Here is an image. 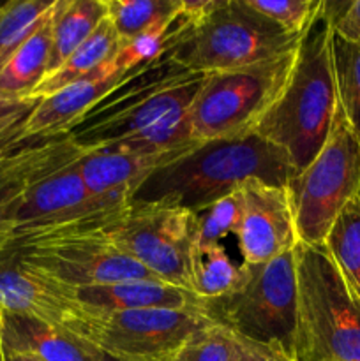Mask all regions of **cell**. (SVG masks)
<instances>
[{
    "instance_id": "obj_1",
    "label": "cell",
    "mask_w": 360,
    "mask_h": 361,
    "mask_svg": "<svg viewBox=\"0 0 360 361\" xmlns=\"http://www.w3.org/2000/svg\"><path fill=\"white\" fill-rule=\"evenodd\" d=\"M296 175L288 155L258 134L200 143L148 176L129 203L162 204L201 214L251 180L288 185Z\"/></svg>"
},
{
    "instance_id": "obj_2",
    "label": "cell",
    "mask_w": 360,
    "mask_h": 361,
    "mask_svg": "<svg viewBox=\"0 0 360 361\" xmlns=\"http://www.w3.org/2000/svg\"><path fill=\"white\" fill-rule=\"evenodd\" d=\"M332 34L334 28L323 7L296 48L281 95L254 127V134L288 155L296 173L320 154L337 111Z\"/></svg>"
},
{
    "instance_id": "obj_3",
    "label": "cell",
    "mask_w": 360,
    "mask_h": 361,
    "mask_svg": "<svg viewBox=\"0 0 360 361\" xmlns=\"http://www.w3.org/2000/svg\"><path fill=\"white\" fill-rule=\"evenodd\" d=\"M205 76L189 73L162 55L92 108L69 133L71 141L81 152L99 150L187 115Z\"/></svg>"
},
{
    "instance_id": "obj_4",
    "label": "cell",
    "mask_w": 360,
    "mask_h": 361,
    "mask_svg": "<svg viewBox=\"0 0 360 361\" xmlns=\"http://www.w3.org/2000/svg\"><path fill=\"white\" fill-rule=\"evenodd\" d=\"M295 250L260 264H240L235 288L214 300H198V310L240 341L281 353L292 361L296 330Z\"/></svg>"
},
{
    "instance_id": "obj_5",
    "label": "cell",
    "mask_w": 360,
    "mask_h": 361,
    "mask_svg": "<svg viewBox=\"0 0 360 361\" xmlns=\"http://www.w3.org/2000/svg\"><path fill=\"white\" fill-rule=\"evenodd\" d=\"M299 303L292 361H360V303L323 245L295 247Z\"/></svg>"
},
{
    "instance_id": "obj_6",
    "label": "cell",
    "mask_w": 360,
    "mask_h": 361,
    "mask_svg": "<svg viewBox=\"0 0 360 361\" xmlns=\"http://www.w3.org/2000/svg\"><path fill=\"white\" fill-rule=\"evenodd\" d=\"M300 41L251 9L246 0H222L166 56L189 73L212 74L288 55Z\"/></svg>"
},
{
    "instance_id": "obj_7",
    "label": "cell",
    "mask_w": 360,
    "mask_h": 361,
    "mask_svg": "<svg viewBox=\"0 0 360 361\" xmlns=\"http://www.w3.org/2000/svg\"><path fill=\"white\" fill-rule=\"evenodd\" d=\"M295 51L240 69L207 74L189 108L194 140L208 143L254 133L258 122L281 95Z\"/></svg>"
},
{
    "instance_id": "obj_8",
    "label": "cell",
    "mask_w": 360,
    "mask_h": 361,
    "mask_svg": "<svg viewBox=\"0 0 360 361\" xmlns=\"http://www.w3.org/2000/svg\"><path fill=\"white\" fill-rule=\"evenodd\" d=\"M299 242L323 245L342 208L360 196V140L341 104L327 143L311 164L288 183Z\"/></svg>"
},
{
    "instance_id": "obj_9",
    "label": "cell",
    "mask_w": 360,
    "mask_h": 361,
    "mask_svg": "<svg viewBox=\"0 0 360 361\" xmlns=\"http://www.w3.org/2000/svg\"><path fill=\"white\" fill-rule=\"evenodd\" d=\"M194 309H141L120 312L85 310L67 331L109 358L120 361H172L193 335L210 326Z\"/></svg>"
},
{
    "instance_id": "obj_10",
    "label": "cell",
    "mask_w": 360,
    "mask_h": 361,
    "mask_svg": "<svg viewBox=\"0 0 360 361\" xmlns=\"http://www.w3.org/2000/svg\"><path fill=\"white\" fill-rule=\"evenodd\" d=\"M198 217L186 208L127 203L102 233L162 282L191 291Z\"/></svg>"
},
{
    "instance_id": "obj_11",
    "label": "cell",
    "mask_w": 360,
    "mask_h": 361,
    "mask_svg": "<svg viewBox=\"0 0 360 361\" xmlns=\"http://www.w3.org/2000/svg\"><path fill=\"white\" fill-rule=\"evenodd\" d=\"M83 152L73 147L27 187L13 242L104 229L124 208H108L88 192L80 171ZM11 242V243H13Z\"/></svg>"
},
{
    "instance_id": "obj_12",
    "label": "cell",
    "mask_w": 360,
    "mask_h": 361,
    "mask_svg": "<svg viewBox=\"0 0 360 361\" xmlns=\"http://www.w3.org/2000/svg\"><path fill=\"white\" fill-rule=\"evenodd\" d=\"M7 250L41 274L74 289L157 279L124 254L102 229L21 240L11 243Z\"/></svg>"
},
{
    "instance_id": "obj_13",
    "label": "cell",
    "mask_w": 360,
    "mask_h": 361,
    "mask_svg": "<svg viewBox=\"0 0 360 361\" xmlns=\"http://www.w3.org/2000/svg\"><path fill=\"white\" fill-rule=\"evenodd\" d=\"M239 192L242 215L235 236L242 263H267L295 250L299 233L288 185L251 180Z\"/></svg>"
},
{
    "instance_id": "obj_14",
    "label": "cell",
    "mask_w": 360,
    "mask_h": 361,
    "mask_svg": "<svg viewBox=\"0 0 360 361\" xmlns=\"http://www.w3.org/2000/svg\"><path fill=\"white\" fill-rule=\"evenodd\" d=\"M0 310L67 330L85 314L76 289L41 274L11 250L0 256Z\"/></svg>"
},
{
    "instance_id": "obj_15",
    "label": "cell",
    "mask_w": 360,
    "mask_h": 361,
    "mask_svg": "<svg viewBox=\"0 0 360 361\" xmlns=\"http://www.w3.org/2000/svg\"><path fill=\"white\" fill-rule=\"evenodd\" d=\"M143 67L129 69L115 55L85 80L69 85L48 97L39 99L37 108L34 109L25 129V137L69 134L92 108H95L102 99L108 97L113 90H116Z\"/></svg>"
},
{
    "instance_id": "obj_16",
    "label": "cell",
    "mask_w": 360,
    "mask_h": 361,
    "mask_svg": "<svg viewBox=\"0 0 360 361\" xmlns=\"http://www.w3.org/2000/svg\"><path fill=\"white\" fill-rule=\"evenodd\" d=\"M193 148L172 154H136L112 147L99 148L81 154L80 171L88 192L99 203L108 208H122L148 176Z\"/></svg>"
},
{
    "instance_id": "obj_17",
    "label": "cell",
    "mask_w": 360,
    "mask_h": 361,
    "mask_svg": "<svg viewBox=\"0 0 360 361\" xmlns=\"http://www.w3.org/2000/svg\"><path fill=\"white\" fill-rule=\"evenodd\" d=\"M73 147L69 134L25 137L0 154V256L16 231V215L27 187Z\"/></svg>"
},
{
    "instance_id": "obj_18",
    "label": "cell",
    "mask_w": 360,
    "mask_h": 361,
    "mask_svg": "<svg viewBox=\"0 0 360 361\" xmlns=\"http://www.w3.org/2000/svg\"><path fill=\"white\" fill-rule=\"evenodd\" d=\"M0 344L4 351L30 355L41 361H95L97 349L64 328L34 317L2 312Z\"/></svg>"
},
{
    "instance_id": "obj_19",
    "label": "cell",
    "mask_w": 360,
    "mask_h": 361,
    "mask_svg": "<svg viewBox=\"0 0 360 361\" xmlns=\"http://www.w3.org/2000/svg\"><path fill=\"white\" fill-rule=\"evenodd\" d=\"M76 298L85 309L97 312H120L141 309H198V298L191 291L157 281L140 279L115 284L78 288Z\"/></svg>"
},
{
    "instance_id": "obj_20",
    "label": "cell",
    "mask_w": 360,
    "mask_h": 361,
    "mask_svg": "<svg viewBox=\"0 0 360 361\" xmlns=\"http://www.w3.org/2000/svg\"><path fill=\"white\" fill-rule=\"evenodd\" d=\"M56 2V0H55ZM52 7L37 30L16 49L6 66L0 69V99L6 101H27L34 99V92L49 73L52 59Z\"/></svg>"
},
{
    "instance_id": "obj_21",
    "label": "cell",
    "mask_w": 360,
    "mask_h": 361,
    "mask_svg": "<svg viewBox=\"0 0 360 361\" xmlns=\"http://www.w3.org/2000/svg\"><path fill=\"white\" fill-rule=\"evenodd\" d=\"M106 16V0H56L53 9L48 76L94 34Z\"/></svg>"
},
{
    "instance_id": "obj_22",
    "label": "cell",
    "mask_w": 360,
    "mask_h": 361,
    "mask_svg": "<svg viewBox=\"0 0 360 361\" xmlns=\"http://www.w3.org/2000/svg\"><path fill=\"white\" fill-rule=\"evenodd\" d=\"M119 35H116L109 18L106 16L102 23L95 28L94 34L59 69L53 71L49 76H46V80L39 85L32 97H48V95L55 94V92L64 90L69 85L85 80L90 74H94L99 67L108 63L119 53Z\"/></svg>"
},
{
    "instance_id": "obj_23",
    "label": "cell",
    "mask_w": 360,
    "mask_h": 361,
    "mask_svg": "<svg viewBox=\"0 0 360 361\" xmlns=\"http://www.w3.org/2000/svg\"><path fill=\"white\" fill-rule=\"evenodd\" d=\"M182 0H106L108 18L120 46L166 27L180 14Z\"/></svg>"
},
{
    "instance_id": "obj_24",
    "label": "cell",
    "mask_w": 360,
    "mask_h": 361,
    "mask_svg": "<svg viewBox=\"0 0 360 361\" xmlns=\"http://www.w3.org/2000/svg\"><path fill=\"white\" fill-rule=\"evenodd\" d=\"M323 247L353 298L360 303V196L353 197L342 208L325 238Z\"/></svg>"
},
{
    "instance_id": "obj_25",
    "label": "cell",
    "mask_w": 360,
    "mask_h": 361,
    "mask_svg": "<svg viewBox=\"0 0 360 361\" xmlns=\"http://www.w3.org/2000/svg\"><path fill=\"white\" fill-rule=\"evenodd\" d=\"M55 0H9L0 6V69L37 30Z\"/></svg>"
},
{
    "instance_id": "obj_26",
    "label": "cell",
    "mask_w": 360,
    "mask_h": 361,
    "mask_svg": "<svg viewBox=\"0 0 360 361\" xmlns=\"http://www.w3.org/2000/svg\"><path fill=\"white\" fill-rule=\"evenodd\" d=\"M332 59L339 104L360 140V42L348 41L334 32Z\"/></svg>"
},
{
    "instance_id": "obj_27",
    "label": "cell",
    "mask_w": 360,
    "mask_h": 361,
    "mask_svg": "<svg viewBox=\"0 0 360 361\" xmlns=\"http://www.w3.org/2000/svg\"><path fill=\"white\" fill-rule=\"evenodd\" d=\"M240 279V264L229 259L221 243L198 250L193 268L191 293L198 300H214L226 295Z\"/></svg>"
},
{
    "instance_id": "obj_28",
    "label": "cell",
    "mask_w": 360,
    "mask_h": 361,
    "mask_svg": "<svg viewBox=\"0 0 360 361\" xmlns=\"http://www.w3.org/2000/svg\"><path fill=\"white\" fill-rule=\"evenodd\" d=\"M247 6L295 37H304L323 13L325 0H246Z\"/></svg>"
},
{
    "instance_id": "obj_29",
    "label": "cell",
    "mask_w": 360,
    "mask_h": 361,
    "mask_svg": "<svg viewBox=\"0 0 360 361\" xmlns=\"http://www.w3.org/2000/svg\"><path fill=\"white\" fill-rule=\"evenodd\" d=\"M239 190L215 201L207 210L196 215V252L208 249L212 245H217L224 236L232 235V233L235 235L236 228H239L240 215H242Z\"/></svg>"
},
{
    "instance_id": "obj_30",
    "label": "cell",
    "mask_w": 360,
    "mask_h": 361,
    "mask_svg": "<svg viewBox=\"0 0 360 361\" xmlns=\"http://www.w3.org/2000/svg\"><path fill=\"white\" fill-rule=\"evenodd\" d=\"M235 348V335L210 324L193 335L172 361H232Z\"/></svg>"
},
{
    "instance_id": "obj_31",
    "label": "cell",
    "mask_w": 360,
    "mask_h": 361,
    "mask_svg": "<svg viewBox=\"0 0 360 361\" xmlns=\"http://www.w3.org/2000/svg\"><path fill=\"white\" fill-rule=\"evenodd\" d=\"M37 104L39 99H27V101L0 99V154L25 140V129Z\"/></svg>"
},
{
    "instance_id": "obj_32",
    "label": "cell",
    "mask_w": 360,
    "mask_h": 361,
    "mask_svg": "<svg viewBox=\"0 0 360 361\" xmlns=\"http://www.w3.org/2000/svg\"><path fill=\"white\" fill-rule=\"evenodd\" d=\"M325 13L335 34L352 42H360V0L353 2L325 0Z\"/></svg>"
},
{
    "instance_id": "obj_33",
    "label": "cell",
    "mask_w": 360,
    "mask_h": 361,
    "mask_svg": "<svg viewBox=\"0 0 360 361\" xmlns=\"http://www.w3.org/2000/svg\"><path fill=\"white\" fill-rule=\"evenodd\" d=\"M232 361H289L288 358L281 355V353L274 351V349L263 348V345L253 344V342L240 341L236 338L235 355Z\"/></svg>"
},
{
    "instance_id": "obj_34",
    "label": "cell",
    "mask_w": 360,
    "mask_h": 361,
    "mask_svg": "<svg viewBox=\"0 0 360 361\" xmlns=\"http://www.w3.org/2000/svg\"><path fill=\"white\" fill-rule=\"evenodd\" d=\"M4 361H41V360L34 358V356L30 355H20V353L4 351Z\"/></svg>"
},
{
    "instance_id": "obj_35",
    "label": "cell",
    "mask_w": 360,
    "mask_h": 361,
    "mask_svg": "<svg viewBox=\"0 0 360 361\" xmlns=\"http://www.w3.org/2000/svg\"><path fill=\"white\" fill-rule=\"evenodd\" d=\"M95 361H120V360L109 358V356H108V355H104V353L97 351V353H95Z\"/></svg>"
},
{
    "instance_id": "obj_36",
    "label": "cell",
    "mask_w": 360,
    "mask_h": 361,
    "mask_svg": "<svg viewBox=\"0 0 360 361\" xmlns=\"http://www.w3.org/2000/svg\"><path fill=\"white\" fill-rule=\"evenodd\" d=\"M0 361H4V349H2V344H0Z\"/></svg>"
},
{
    "instance_id": "obj_37",
    "label": "cell",
    "mask_w": 360,
    "mask_h": 361,
    "mask_svg": "<svg viewBox=\"0 0 360 361\" xmlns=\"http://www.w3.org/2000/svg\"><path fill=\"white\" fill-rule=\"evenodd\" d=\"M0 319H2V310H0Z\"/></svg>"
}]
</instances>
